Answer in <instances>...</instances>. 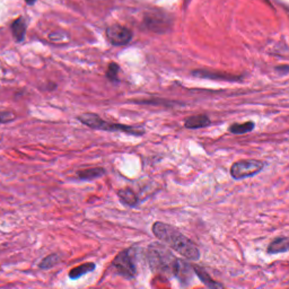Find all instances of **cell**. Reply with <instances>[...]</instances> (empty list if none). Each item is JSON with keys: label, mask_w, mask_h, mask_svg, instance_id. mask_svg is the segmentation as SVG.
<instances>
[{"label": "cell", "mask_w": 289, "mask_h": 289, "mask_svg": "<svg viewBox=\"0 0 289 289\" xmlns=\"http://www.w3.org/2000/svg\"><path fill=\"white\" fill-rule=\"evenodd\" d=\"M152 233L159 241L181 254L190 261H199L200 250L191 240L180 232L174 226L163 222H156L152 227Z\"/></svg>", "instance_id": "cell-1"}, {"label": "cell", "mask_w": 289, "mask_h": 289, "mask_svg": "<svg viewBox=\"0 0 289 289\" xmlns=\"http://www.w3.org/2000/svg\"><path fill=\"white\" fill-rule=\"evenodd\" d=\"M78 120L81 123L87 125L88 128L95 129V130L110 131V132H124V134L136 136V137H141L145 135V128L137 127V125H129L122 123H113V122L105 121L100 115L93 112H86L78 115Z\"/></svg>", "instance_id": "cell-2"}, {"label": "cell", "mask_w": 289, "mask_h": 289, "mask_svg": "<svg viewBox=\"0 0 289 289\" xmlns=\"http://www.w3.org/2000/svg\"><path fill=\"white\" fill-rule=\"evenodd\" d=\"M147 258L152 271L173 277L178 258L173 256L171 251L166 249L164 245L159 243L151 244L147 250Z\"/></svg>", "instance_id": "cell-3"}, {"label": "cell", "mask_w": 289, "mask_h": 289, "mask_svg": "<svg viewBox=\"0 0 289 289\" xmlns=\"http://www.w3.org/2000/svg\"><path fill=\"white\" fill-rule=\"evenodd\" d=\"M112 267L114 268L119 276L125 279H134L137 276L135 247L123 250L121 253H119L112 261Z\"/></svg>", "instance_id": "cell-4"}, {"label": "cell", "mask_w": 289, "mask_h": 289, "mask_svg": "<svg viewBox=\"0 0 289 289\" xmlns=\"http://www.w3.org/2000/svg\"><path fill=\"white\" fill-rule=\"evenodd\" d=\"M264 167V162L258 159H243V161L235 162L230 167V175L234 180H243L251 178L262 171Z\"/></svg>", "instance_id": "cell-5"}, {"label": "cell", "mask_w": 289, "mask_h": 289, "mask_svg": "<svg viewBox=\"0 0 289 289\" xmlns=\"http://www.w3.org/2000/svg\"><path fill=\"white\" fill-rule=\"evenodd\" d=\"M106 36L111 44L115 46H122L130 42L134 34L127 27L119 25V24H113L106 29Z\"/></svg>", "instance_id": "cell-6"}, {"label": "cell", "mask_w": 289, "mask_h": 289, "mask_svg": "<svg viewBox=\"0 0 289 289\" xmlns=\"http://www.w3.org/2000/svg\"><path fill=\"white\" fill-rule=\"evenodd\" d=\"M192 76L198 77V78H203V79H212V80H224V81H229V83H241L243 81L244 76L243 75H232V74H226L223 73V71H213L208 69H196L192 71Z\"/></svg>", "instance_id": "cell-7"}, {"label": "cell", "mask_w": 289, "mask_h": 289, "mask_svg": "<svg viewBox=\"0 0 289 289\" xmlns=\"http://www.w3.org/2000/svg\"><path fill=\"white\" fill-rule=\"evenodd\" d=\"M193 267L184 260L178 259V262L175 264L174 271H173V277L179 280V283L182 286H188L190 281L193 279Z\"/></svg>", "instance_id": "cell-8"}, {"label": "cell", "mask_w": 289, "mask_h": 289, "mask_svg": "<svg viewBox=\"0 0 289 289\" xmlns=\"http://www.w3.org/2000/svg\"><path fill=\"white\" fill-rule=\"evenodd\" d=\"M145 25L148 30H154L156 33H164L166 30H168L169 20L164 15L149 14L145 17Z\"/></svg>", "instance_id": "cell-9"}, {"label": "cell", "mask_w": 289, "mask_h": 289, "mask_svg": "<svg viewBox=\"0 0 289 289\" xmlns=\"http://www.w3.org/2000/svg\"><path fill=\"white\" fill-rule=\"evenodd\" d=\"M210 124H212V121H210V119L207 114L192 115V117L186 118L184 121V127L186 129H191V130L206 128Z\"/></svg>", "instance_id": "cell-10"}, {"label": "cell", "mask_w": 289, "mask_h": 289, "mask_svg": "<svg viewBox=\"0 0 289 289\" xmlns=\"http://www.w3.org/2000/svg\"><path fill=\"white\" fill-rule=\"evenodd\" d=\"M192 267L195 274L199 277V279L201 280V283L205 285V286H207L208 288H213V289L224 288V285L218 283V281L213 280L212 276H210V274L206 271V269H203L202 267H199V266H192Z\"/></svg>", "instance_id": "cell-11"}, {"label": "cell", "mask_w": 289, "mask_h": 289, "mask_svg": "<svg viewBox=\"0 0 289 289\" xmlns=\"http://www.w3.org/2000/svg\"><path fill=\"white\" fill-rule=\"evenodd\" d=\"M118 197L120 198V201L123 203L124 206L131 207V208H135V207L138 206L139 199L138 196L136 195V192L131 189H121L118 191Z\"/></svg>", "instance_id": "cell-12"}, {"label": "cell", "mask_w": 289, "mask_h": 289, "mask_svg": "<svg viewBox=\"0 0 289 289\" xmlns=\"http://www.w3.org/2000/svg\"><path fill=\"white\" fill-rule=\"evenodd\" d=\"M288 237L280 236L274 239L273 242L268 246L267 252L269 254H278V253H286L288 252Z\"/></svg>", "instance_id": "cell-13"}, {"label": "cell", "mask_w": 289, "mask_h": 289, "mask_svg": "<svg viewBox=\"0 0 289 289\" xmlns=\"http://www.w3.org/2000/svg\"><path fill=\"white\" fill-rule=\"evenodd\" d=\"M105 174L103 167H91L87 169H81L77 172V178L81 181H93L95 179L102 178Z\"/></svg>", "instance_id": "cell-14"}, {"label": "cell", "mask_w": 289, "mask_h": 289, "mask_svg": "<svg viewBox=\"0 0 289 289\" xmlns=\"http://www.w3.org/2000/svg\"><path fill=\"white\" fill-rule=\"evenodd\" d=\"M96 269V264L94 262H87V263H84V264H80V266H78L76 268H74V269L70 270L69 273V279L71 280H77L81 278L85 274L91 273V271H94Z\"/></svg>", "instance_id": "cell-15"}, {"label": "cell", "mask_w": 289, "mask_h": 289, "mask_svg": "<svg viewBox=\"0 0 289 289\" xmlns=\"http://www.w3.org/2000/svg\"><path fill=\"white\" fill-rule=\"evenodd\" d=\"M12 32L17 42H22L25 39L26 22L23 17H19V18L14 20L12 24Z\"/></svg>", "instance_id": "cell-16"}, {"label": "cell", "mask_w": 289, "mask_h": 289, "mask_svg": "<svg viewBox=\"0 0 289 289\" xmlns=\"http://www.w3.org/2000/svg\"><path fill=\"white\" fill-rule=\"evenodd\" d=\"M256 127L253 121H247L244 123H233L228 128V131L233 135H245L251 132Z\"/></svg>", "instance_id": "cell-17"}, {"label": "cell", "mask_w": 289, "mask_h": 289, "mask_svg": "<svg viewBox=\"0 0 289 289\" xmlns=\"http://www.w3.org/2000/svg\"><path fill=\"white\" fill-rule=\"evenodd\" d=\"M61 257L58 253H52L50 256H47L44 258V259L41 261L40 263V269L42 270H49L51 268H53L54 266H57L58 263L60 262Z\"/></svg>", "instance_id": "cell-18"}, {"label": "cell", "mask_w": 289, "mask_h": 289, "mask_svg": "<svg viewBox=\"0 0 289 289\" xmlns=\"http://www.w3.org/2000/svg\"><path fill=\"white\" fill-rule=\"evenodd\" d=\"M119 71H120V67H119L118 63L111 62L108 64L107 70H106V77L113 83H119L120 79H119Z\"/></svg>", "instance_id": "cell-19"}, {"label": "cell", "mask_w": 289, "mask_h": 289, "mask_svg": "<svg viewBox=\"0 0 289 289\" xmlns=\"http://www.w3.org/2000/svg\"><path fill=\"white\" fill-rule=\"evenodd\" d=\"M16 115L13 113V112L9 111H2L0 112V123H8V122H12L15 120Z\"/></svg>", "instance_id": "cell-20"}, {"label": "cell", "mask_w": 289, "mask_h": 289, "mask_svg": "<svg viewBox=\"0 0 289 289\" xmlns=\"http://www.w3.org/2000/svg\"><path fill=\"white\" fill-rule=\"evenodd\" d=\"M137 103L139 104H151V105H157V104H163V105H167V106H171V105H173V102L171 103V102L166 101V100H162V101H137Z\"/></svg>", "instance_id": "cell-21"}, {"label": "cell", "mask_w": 289, "mask_h": 289, "mask_svg": "<svg viewBox=\"0 0 289 289\" xmlns=\"http://www.w3.org/2000/svg\"><path fill=\"white\" fill-rule=\"evenodd\" d=\"M276 70L280 71V73L284 75H287L289 73V68L287 64H285V66H280V67H276Z\"/></svg>", "instance_id": "cell-22"}, {"label": "cell", "mask_w": 289, "mask_h": 289, "mask_svg": "<svg viewBox=\"0 0 289 289\" xmlns=\"http://www.w3.org/2000/svg\"><path fill=\"white\" fill-rule=\"evenodd\" d=\"M25 1H26L27 3H29V5H33V3L35 2L36 0H25Z\"/></svg>", "instance_id": "cell-23"}]
</instances>
